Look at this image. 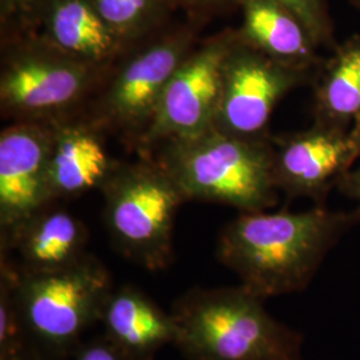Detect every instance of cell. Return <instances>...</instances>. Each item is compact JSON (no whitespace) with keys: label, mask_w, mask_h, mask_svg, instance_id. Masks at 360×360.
Returning a JSON list of instances; mask_svg holds the SVG:
<instances>
[{"label":"cell","mask_w":360,"mask_h":360,"mask_svg":"<svg viewBox=\"0 0 360 360\" xmlns=\"http://www.w3.org/2000/svg\"><path fill=\"white\" fill-rule=\"evenodd\" d=\"M358 224L360 207L239 212L220 232L217 257L260 297L290 295L309 287L324 259Z\"/></svg>","instance_id":"cell-1"},{"label":"cell","mask_w":360,"mask_h":360,"mask_svg":"<svg viewBox=\"0 0 360 360\" xmlns=\"http://www.w3.org/2000/svg\"><path fill=\"white\" fill-rule=\"evenodd\" d=\"M264 300L243 284L191 288L171 309L174 345L186 360H304L303 335L276 321Z\"/></svg>","instance_id":"cell-2"},{"label":"cell","mask_w":360,"mask_h":360,"mask_svg":"<svg viewBox=\"0 0 360 360\" xmlns=\"http://www.w3.org/2000/svg\"><path fill=\"white\" fill-rule=\"evenodd\" d=\"M158 147L156 159L187 202L218 203L239 212L267 211L279 202L271 135L243 138L212 129Z\"/></svg>","instance_id":"cell-3"},{"label":"cell","mask_w":360,"mask_h":360,"mask_svg":"<svg viewBox=\"0 0 360 360\" xmlns=\"http://www.w3.org/2000/svg\"><path fill=\"white\" fill-rule=\"evenodd\" d=\"M200 30L187 19L132 46L110 68L80 114L104 134L138 148L169 79L199 43Z\"/></svg>","instance_id":"cell-4"},{"label":"cell","mask_w":360,"mask_h":360,"mask_svg":"<svg viewBox=\"0 0 360 360\" xmlns=\"http://www.w3.org/2000/svg\"><path fill=\"white\" fill-rule=\"evenodd\" d=\"M13 266L15 296L34 352L44 360L74 356L86 333L101 322L115 287L110 271L91 254L51 272L30 274Z\"/></svg>","instance_id":"cell-5"},{"label":"cell","mask_w":360,"mask_h":360,"mask_svg":"<svg viewBox=\"0 0 360 360\" xmlns=\"http://www.w3.org/2000/svg\"><path fill=\"white\" fill-rule=\"evenodd\" d=\"M101 193L104 226L120 255L146 270L168 267L175 220L187 199L167 168L150 154L116 162Z\"/></svg>","instance_id":"cell-6"},{"label":"cell","mask_w":360,"mask_h":360,"mask_svg":"<svg viewBox=\"0 0 360 360\" xmlns=\"http://www.w3.org/2000/svg\"><path fill=\"white\" fill-rule=\"evenodd\" d=\"M108 71L58 50L40 32L3 41L1 116L11 122H50L79 114Z\"/></svg>","instance_id":"cell-7"},{"label":"cell","mask_w":360,"mask_h":360,"mask_svg":"<svg viewBox=\"0 0 360 360\" xmlns=\"http://www.w3.org/2000/svg\"><path fill=\"white\" fill-rule=\"evenodd\" d=\"M323 65L274 59L247 44L236 30L224 63L223 94L214 129L243 138L270 135L269 124L276 105L291 91L314 84Z\"/></svg>","instance_id":"cell-8"},{"label":"cell","mask_w":360,"mask_h":360,"mask_svg":"<svg viewBox=\"0 0 360 360\" xmlns=\"http://www.w3.org/2000/svg\"><path fill=\"white\" fill-rule=\"evenodd\" d=\"M235 38L236 28H224L199 41L184 58L136 148L141 154L151 153L162 143L214 129L223 94L224 63Z\"/></svg>","instance_id":"cell-9"},{"label":"cell","mask_w":360,"mask_h":360,"mask_svg":"<svg viewBox=\"0 0 360 360\" xmlns=\"http://www.w3.org/2000/svg\"><path fill=\"white\" fill-rule=\"evenodd\" d=\"M50 122H11L0 134V243L53 202Z\"/></svg>","instance_id":"cell-10"},{"label":"cell","mask_w":360,"mask_h":360,"mask_svg":"<svg viewBox=\"0 0 360 360\" xmlns=\"http://www.w3.org/2000/svg\"><path fill=\"white\" fill-rule=\"evenodd\" d=\"M274 175L278 190L288 199H309L326 206L328 195L338 187L359 155L349 132L321 124L274 138Z\"/></svg>","instance_id":"cell-11"},{"label":"cell","mask_w":360,"mask_h":360,"mask_svg":"<svg viewBox=\"0 0 360 360\" xmlns=\"http://www.w3.org/2000/svg\"><path fill=\"white\" fill-rule=\"evenodd\" d=\"M104 135L80 112L52 120L49 183L55 203L101 190L116 163Z\"/></svg>","instance_id":"cell-12"},{"label":"cell","mask_w":360,"mask_h":360,"mask_svg":"<svg viewBox=\"0 0 360 360\" xmlns=\"http://www.w3.org/2000/svg\"><path fill=\"white\" fill-rule=\"evenodd\" d=\"M43 208L0 243V254H15L11 260L22 272L63 270L86 257L89 231L84 223L65 208ZM7 257V255H4Z\"/></svg>","instance_id":"cell-13"},{"label":"cell","mask_w":360,"mask_h":360,"mask_svg":"<svg viewBox=\"0 0 360 360\" xmlns=\"http://www.w3.org/2000/svg\"><path fill=\"white\" fill-rule=\"evenodd\" d=\"M99 323L104 336L129 360H155L176 336L171 312L134 284L114 287Z\"/></svg>","instance_id":"cell-14"},{"label":"cell","mask_w":360,"mask_h":360,"mask_svg":"<svg viewBox=\"0 0 360 360\" xmlns=\"http://www.w3.org/2000/svg\"><path fill=\"white\" fill-rule=\"evenodd\" d=\"M39 32L58 50L105 70L129 50L89 0H49Z\"/></svg>","instance_id":"cell-15"},{"label":"cell","mask_w":360,"mask_h":360,"mask_svg":"<svg viewBox=\"0 0 360 360\" xmlns=\"http://www.w3.org/2000/svg\"><path fill=\"white\" fill-rule=\"evenodd\" d=\"M242 23L236 28L247 44L274 59L302 65H321L319 46L302 20L276 0H243Z\"/></svg>","instance_id":"cell-16"},{"label":"cell","mask_w":360,"mask_h":360,"mask_svg":"<svg viewBox=\"0 0 360 360\" xmlns=\"http://www.w3.org/2000/svg\"><path fill=\"white\" fill-rule=\"evenodd\" d=\"M314 86V123L349 132L360 116V37L338 44Z\"/></svg>","instance_id":"cell-17"},{"label":"cell","mask_w":360,"mask_h":360,"mask_svg":"<svg viewBox=\"0 0 360 360\" xmlns=\"http://www.w3.org/2000/svg\"><path fill=\"white\" fill-rule=\"evenodd\" d=\"M129 49L169 25L167 0H89Z\"/></svg>","instance_id":"cell-18"},{"label":"cell","mask_w":360,"mask_h":360,"mask_svg":"<svg viewBox=\"0 0 360 360\" xmlns=\"http://www.w3.org/2000/svg\"><path fill=\"white\" fill-rule=\"evenodd\" d=\"M30 355L37 354L15 296L13 262L0 255V360H23Z\"/></svg>","instance_id":"cell-19"},{"label":"cell","mask_w":360,"mask_h":360,"mask_svg":"<svg viewBox=\"0 0 360 360\" xmlns=\"http://www.w3.org/2000/svg\"><path fill=\"white\" fill-rule=\"evenodd\" d=\"M49 0H0V41L38 34Z\"/></svg>","instance_id":"cell-20"},{"label":"cell","mask_w":360,"mask_h":360,"mask_svg":"<svg viewBox=\"0 0 360 360\" xmlns=\"http://www.w3.org/2000/svg\"><path fill=\"white\" fill-rule=\"evenodd\" d=\"M302 20L319 47L334 51V23L331 19L328 0H276Z\"/></svg>","instance_id":"cell-21"},{"label":"cell","mask_w":360,"mask_h":360,"mask_svg":"<svg viewBox=\"0 0 360 360\" xmlns=\"http://www.w3.org/2000/svg\"><path fill=\"white\" fill-rule=\"evenodd\" d=\"M172 11H183L187 19L205 26L211 19L240 8L243 0H167Z\"/></svg>","instance_id":"cell-22"},{"label":"cell","mask_w":360,"mask_h":360,"mask_svg":"<svg viewBox=\"0 0 360 360\" xmlns=\"http://www.w3.org/2000/svg\"><path fill=\"white\" fill-rule=\"evenodd\" d=\"M74 360H129L117 348L101 335L91 340H84L77 348Z\"/></svg>","instance_id":"cell-23"},{"label":"cell","mask_w":360,"mask_h":360,"mask_svg":"<svg viewBox=\"0 0 360 360\" xmlns=\"http://www.w3.org/2000/svg\"><path fill=\"white\" fill-rule=\"evenodd\" d=\"M336 188L349 199H354L360 203V166L351 168L347 174L339 180Z\"/></svg>","instance_id":"cell-24"},{"label":"cell","mask_w":360,"mask_h":360,"mask_svg":"<svg viewBox=\"0 0 360 360\" xmlns=\"http://www.w3.org/2000/svg\"><path fill=\"white\" fill-rule=\"evenodd\" d=\"M349 138L354 143V146L356 148V153H358L360 158V116L359 119L356 120V123L354 124V127L349 131Z\"/></svg>","instance_id":"cell-25"},{"label":"cell","mask_w":360,"mask_h":360,"mask_svg":"<svg viewBox=\"0 0 360 360\" xmlns=\"http://www.w3.org/2000/svg\"><path fill=\"white\" fill-rule=\"evenodd\" d=\"M23 360H44L43 358H40L38 355H30V356H27L26 359Z\"/></svg>","instance_id":"cell-26"},{"label":"cell","mask_w":360,"mask_h":360,"mask_svg":"<svg viewBox=\"0 0 360 360\" xmlns=\"http://www.w3.org/2000/svg\"><path fill=\"white\" fill-rule=\"evenodd\" d=\"M355 7H359L360 8V0H349Z\"/></svg>","instance_id":"cell-27"}]
</instances>
